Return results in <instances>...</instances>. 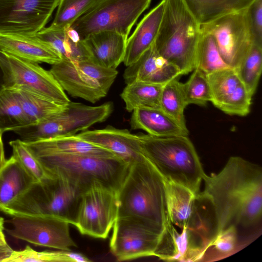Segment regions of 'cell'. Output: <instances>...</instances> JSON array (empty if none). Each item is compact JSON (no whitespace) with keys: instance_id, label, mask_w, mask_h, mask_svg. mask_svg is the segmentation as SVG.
<instances>
[{"instance_id":"1","label":"cell","mask_w":262,"mask_h":262,"mask_svg":"<svg viewBox=\"0 0 262 262\" xmlns=\"http://www.w3.org/2000/svg\"><path fill=\"white\" fill-rule=\"evenodd\" d=\"M202 192L212 202L219 233L233 226L248 228L262 215V169L244 158L231 157L217 173L205 175Z\"/></svg>"},{"instance_id":"2","label":"cell","mask_w":262,"mask_h":262,"mask_svg":"<svg viewBox=\"0 0 262 262\" xmlns=\"http://www.w3.org/2000/svg\"><path fill=\"white\" fill-rule=\"evenodd\" d=\"M117 193V218L137 220L161 234L171 231L167 181L146 158L129 165Z\"/></svg>"},{"instance_id":"3","label":"cell","mask_w":262,"mask_h":262,"mask_svg":"<svg viewBox=\"0 0 262 262\" xmlns=\"http://www.w3.org/2000/svg\"><path fill=\"white\" fill-rule=\"evenodd\" d=\"M137 135L144 155L166 181L181 185L195 194L201 192L206 174L188 136Z\"/></svg>"},{"instance_id":"4","label":"cell","mask_w":262,"mask_h":262,"mask_svg":"<svg viewBox=\"0 0 262 262\" xmlns=\"http://www.w3.org/2000/svg\"><path fill=\"white\" fill-rule=\"evenodd\" d=\"M200 24L183 0H165L164 13L155 41L158 52L176 67L182 75L195 69Z\"/></svg>"},{"instance_id":"5","label":"cell","mask_w":262,"mask_h":262,"mask_svg":"<svg viewBox=\"0 0 262 262\" xmlns=\"http://www.w3.org/2000/svg\"><path fill=\"white\" fill-rule=\"evenodd\" d=\"M36 157L49 174L67 180L82 193L96 185L117 192L129 166L117 157L54 154Z\"/></svg>"},{"instance_id":"6","label":"cell","mask_w":262,"mask_h":262,"mask_svg":"<svg viewBox=\"0 0 262 262\" xmlns=\"http://www.w3.org/2000/svg\"><path fill=\"white\" fill-rule=\"evenodd\" d=\"M81 193L67 180L50 174L34 183L10 207L7 214H48L73 224Z\"/></svg>"},{"instance_id":"7","label":"cell","mask_w":262,"mask_h":262,"mask_svg":"<svg viewBox=\"0 0 262 262\" xmlns=\"http://www.w3.org/2000/svg\"><path fill=\"white\" fill-rule=\"evenodd\" d=\"M113 111V103L106 102L97 106L70 101L61 112L41 121L13 130L24 142L60 136L76 135L105 121Z\"/></svg>"},{"instance_id":"8","label":"cell","mask_w":262,"mask_h":262,"mask_svg":"<svg viewBox=\"0 0 262 262\" xmlns=\"http://www.w3.org/2000/svg\"><path fill=\"white\" fill-rule=\"evenodd\" d=\"M151 0H97L71 26L82 40L102 31L127 37L132 27Z\"/></svg>"},{"instance_id":"9","label":"cell","mask_w":262,"mask_h":262,"mask_svg":"<svg viewBox=\"0 0 262 262\" xmlns=\"http://www.w3.org/2000/svg\"><path fill=\"white\" fill-rule=\"evenodd\" d=\"M200 30L213 38L224 61L234 69L253 45L258 42L252 29L249 7L201 24Z\"/></svg>"},{"instance_id":"10","label":"cell","mask_w":262,"mask_h":262,"mask_svg":"<svg viewBox=\"0 0 262 262\" xmlns=\"http://www.w3.org/2000/svg\"><path fill=\"white\" fill-rule=\"evenodd\" d=\"M218 234V221L213 204L200 192L185 226L177 235L179 260L195 261L202 258Z\"/></svg>"},{"instance_id":"11","label":"cell","mask_w":262,"mask_h":262,"mask_svg":"<svg viewBox=\"0 0 262 262\" xmlns=\"http://www.w3.org/2000/svg\"><path fill=\"white\" fill-rule=\"evenodd\" d=\"M117 193L100 185L83 192L72 225L83 235L106 238L118 216Z\"/></svg>"},{"instance_id":"12","label":"cell","mask_w":262,"mask_h":262,"mask_svg":"<svg viewBox=\"0 0 262 262\" xmlns=\"http://www.w3.org/2000/svg\"><path fill=\"white\" fill-rule=\"evenodd\" d=\"M4 88L22 87L56 103L71 101L50 71L38 63L25 60L0 50Z\"/></svg>"},{"instance_id":"13","label":"cell","mask_w":262,"mask_h":262,"mask_svg":"<svg viewBox=\"0 0 262 262\" xmlns=\"http://www.w3.org/2000/svg\"><path fill=\"white\" fill-rule=\"evenodd\" d=\"M8 221L10 236L36 246L70 251L77 247L72 238L70 223L48 214H16Z\"/></svg>"},{"instance_id":"14","label":"cell","mask_w":262,"mask_h":262,"mask_svg":"<svg viewBox=\"0 0 262 262\" xmlns=\"http://www.w3.org/2000/svg\"><path fill=\"white\" fill-rule=\"evenodd\" d=\"M113 228L110 247L118 261L156 256L165 234L129 218L118 217Z\"/></svg>"},{"instance_id":"15","label":"cell","mask_w":262,"mask_h":262,"mask_svg":"<svg viewBox=\"0 0 262 262\" xmlns=\"http://www.w3.org/2000/svg\"><path fill=\"white\" fill-rule=\"evenodd\" d=\"M59 0H0V34L36 35Z\"/></svg>"},{"instance_id":"16","label":"cell","mask_w":262,"mask_h":262,"mask_svg":"<svg viewBox=\"0 0 262 262\" xmlns=\"http://www.w3.org/2000/svg\"><path fill=\"white\" fill-rule=\"evenodd\" d=\"M213 105L231 116L249 114L253 95L234 68L228 67L206 75Z\"/></svg>"},{"instance_id":"17","label":"cell","mask_w":262,"mask_h":262,"mask_svg":"<svg viewBox=\"0 0 262 262\" xmlns=\"http://www.w3.org/2000/svg\"><path fill=\"white\" fill-rule=\"evenodd\" d=\"M81 139L104 148L128 164L146 158L137 135L126 129L108 125L102 129L86 130L76 134Z\"/></svg>"},{"instance_id":"18","label":"cell","mask_w":262,"mask_h":262,"mask_svg":"<svg viewBox=\"0 0 262 262\" xmlns=\"http://www.w3.org/2000/svg\"><path fill=\"white\" fill-rule=\"evenodd\" d=\"M181 75L176 67L158 52L154 43L136 61L126 67L123 78L126 84L141 81L164 85Z\"/></svg>"},{"instance_id":"19","label":"cell","mask_w":262,"mask_h":262,"mask_svg":"<svg viewBox=\"0 0 262 262\" xmlns=\"http://www.w3.org/2000/svg\"><path fill=\"white\" fill-rule=\"evenodd\" d=\"M50 71L64 91L73 97L95 103L107 94L96 81L79 68L76 61L62 59L52 65Z\"/></svg>"},{"instance_id":"20","label":"cell","mask_w":262,"mask_h":262,"mask_svg":"<svg viewBox=\"0 0 262 262\" xmlns=\"http://www.w3.org/2000/svg\"><path fill=\"white\" fill-rule=\"evenodd\" d=\"M0 50L20 59L51 65L60 62L59 55L37 35L0 34Z\"/></svg>"},{"instance_id":"21","label":"cell","mask_w":262,"mask_h":262,"mask_svg":"<svg viewBox=\"0 0 262 262\" xmlns=\"http://www.w3.org/2000/svg\"><path fill=\"white\" fill-rule=\"evenodd\" d=\"M24 143L36 157L54 154L116 157L110 151L89 142L76 134Z\"/></svg>"},{"instance_id":"22","label":"cell","mask_w":262,"mask_h":262,"mask_svg":"<svg viewBox=\"0 0 262 262\" xmlns=\"http://www.w3.org/2000/svg\"><path fill=\"white\" fill-rule=\"evenodd\" d=\"M127 38L116 32L102 31L89 35L83 41L92 61L117 69L123 62Z\"/></svg>"},{"instance_id":"23","label":"cell","mask_w":262,"mask_h":262,"mask_svg":"<svg viewBox=\"0 0 262 262\" xmlns=\"http://www.w3.org/2000/svg\"><path fill=\"white\" fill-rule=\"evenodd\" d=\"M165 0L146 14L127 38L123 62L127 67L136 61L155 42L162 21Z\"/></svg>"},{"instance_id":"24","label":"cell","mask_w":262,"mask_h":262,"mask_svg":"<svg viewBox=\"0 0 262 262\" xmlns=\"http://www.w3.org/2000/svg\"><path fill=\"white\" fill-rule=\"evenodd\" d=\"M133 129H142L156 137L188 136V129L160 108L140 107L134 110L130 119Z\"/></svg>"},{"instance_id":"25","label":"cell","mask_w":262,"mask_h":262,"mask_svg":"<svg viewBox=\"0 0 262 262\" xmlns=\"http://www.w3.org/2000/svg\"><path fill=\"white\" fill-rule=\"evenodd\" d=\"M12 156L0 169V210L8 213L10 207L35 183Z\"/></svg>"},{"instance_id":"26","label":"cell","mask_w":262,"mask_h":262,"mask_svg":"<svg viewBox=\"0 0 262 262\" xmlns=\"http://www.w3.org/2000/svg\"><path fill=\"white\" fill-rule=\"evenodd\" d=\"M36 35L49 44L62 59L76 62L91 60L84 41L71 27L58 31H48L44 28Z\"/></svg>"},{"instance_id":"27","label":"cell","mask_w":262,"mask_h":262,"mask_svg":"<svg viewBox=\"0 0 262 262\" xmlns=\"http://www.w3.org/2000/svg\"><path fill=\"white\" fill-rule=\"evenodd\" d=\"M254 0H183L200 24L249 7Z\"/></svg>"},{"instance_id":"28","label":"cell","mask_w":262,"mask_h":262,"mask_svg":"<svg viewBox=\"0 0 262 262\" xmlns=\"http://www.w3.org/2000/svg\"><path fill=\"white\" fill-rule=\"evenodd\" d=\"M163 85L134 81L126 84L120 96L128 112L140 107L160 108Z\"/></svg>"},{"instance_id":"29","label":"cell","mask_w":262,"mask_h":262,"mask_svg":"<svg viewBox=\"0 0 262 262\" xmlns=\"http://www.w3.org/2000/svg\"><path fill=\"white\" fill-rule=\"evenodd\" d=\"M168 212L170 221L182 229L193 209L196 195L187 188L167 181Z\"/></svg>"},{"instance_id":"30","label":"cell","mask_w":262,"mask_h":262,"mask_svg":"<svg viewBox=\"0 0 262 262\" xmlns=\"http://www.w3.org/2000/svg\"><path fill=\"white\" fill-rule=\"evenodd\" d=\"M14 88L18 92L29 124L47 119L61 112L68 104L56 103L22 87Z\"/></svg>"},{"instance_id":"31","label":"cell","mask_w":262,"mask_h":262,"mask_svg":"<svg viewBox=\"0 0 262 262\" xmlns=\"http://www.w3.org/2000/svg\"><path fill=\"white\" fill-rule=\"evenodd\" d=\"M17 90L4 88L0 92V130L3 134L28 124Z\"/></svg>"},{"instance_id":"32","label":"cell","mask_w":262,"mask_h":262,"mask_svg":"<svg viewBox=\"0 0 262 262\" xmlns=\"http://www.w3.org/2000/svg\"><path fill=\"white\" fill-rule=\"evenodd\" d=\"M89 259L81 253L70 251H37L27 246L23 250H14L4 262H87Z\"/></svg>"},{"instance_id":"33","label":"cell","mask_w":262,"mask_h":262,"mask_svg":"<svg viewBox=\"0 0 262 262\" xmlns=\"http://www.w3.org/2000/svg\"><path fill=\"white\" fill-rule=\"evenodd\" d=\"M235 70L253 96L261 73L262 44L255 42Z\"/></svg>"},{"instance_id":"34","label":"cell","mask_w":262,"mask_h":262,"mask_svg":"<svg viewBox=\"0 0 262 262\" xmlns=\"http://www.w3.org/2000/svg\"><path fill=\"white\" fill-rule=\"evenodd\" d=\"M195 66L206 75L230 67L222 58L213 38L202 32L196 49Z\"/></svg>"},{"instance_id":"35","label":"cell","mask_w":262,"mask_h":262,"mask_svg":"<svg viewBox=\"0 0 262 262\" xmlns=\"http://www.w3.org/2000/svg\"><path fill=\"white\" fill-rule=\"evenodd\" d=\"M178 78L163 86L160 97V108L179 122L186 125L184 110L187 106Z\"/></svg>"},{"instance_id":"36","label":"cell","mask_w":262,"mask_h":262,"mask_svg":"<svg viewBox=\"0 0 262 262\" xmlns=\"http://www.w3.org/2000/svg\"><path fill=\"white\" fill-rule=\"evenodd\" d=\"M97 0H59L57 10L48 31L61 30L71 27Z\"/></svg>"},{"instance_id":"37","label":"cell","mask_w":262,"mask_h":262,"mask_svg":"<svg viewBox=\"0 0 262 262\" xmlns=\"http://www.w3.org/2000/svg\"><path fill=\"white\" fill-rule=\"evenodd\" d=\"M182 89L187 105L205 106L211 100L210 89L206 75L195 68Z\"/></svg>"},{"instance_id":"38","label":"cell","mask_w":262,"mask_h":262,"mask_svg":"<svg viewBox=\"0 0 262 262\" xmlns=\"http://www.w3.org/2000/svg\"><path fill=\"white\" fill-rule=\"evenodd\" d=\"M9 144L12 149V156L35 182H40L50 176L23 141L20 139L12 140Z\"/></svg>"},{"instance_id":"39","label":"cell","mask_w":262,"mask_h":262,"mask_svg":"<svg viewBox=\"0 0 262 262\" xmlns=\"http://www.w3.org/2000/svg\"><path fill=\"white\" fill-rule=\"evenodd\" d=\"M77 64L84 73L96 81L108 93L118 75L117 69L101 66L91 60L79 61Z\"/></svg>"},{"instance_id":"40","label":"cell","mask_w":262,"mask_h":262,"mask_svg":"<svg viewBox=\"0 0 262 262\" xmlns=\"http://www.w3.org/2000/svg\"><path fill=\"white\" fill-rule=\"evenodd\" d=\"M237 242L238 229L232 226L218 234L211 247L220 254L229 255L236 249Z\"/></svg>"},{"instance_id":"41","label":"cell","mask_w":262,"mask_h":262,"mask_svg":"<svg viewBox=\"0 0 262 262\" xmlns=\"http://www.w3.org/2000/svg\"><path fill=\"white\" fill-rule=\"evenodd\" d=\"M249 11L256 40L262 43V0H254L249 7Z\"/></svg>"},{"instance_id":"42","label":"cell","mask_w":262,"mask_h":262,"mask_svg":"<svg viewBox=\"0 0 262 262\" xmlns=\"http://www.w3.org/2000/svg\"><path fill=\"white\" fill-rule=\"evenodd\" d=\"M13 251L7 243L0 244V262H4L11 256Z\"/></svg>"},{"instance_id":"43","label":"cell","mask_w":262,"mask_h":262,"mask_svg":"<svg viewBox=\"0 0 262 262\" xmlns=\"http://www.w3.org/2000/svg\"><path fill=\"white\" fill-rule=\"evenodd\" d=\"M3 133L0 130V169L5 164L6 159L5 156L4 145L2 140Z\"/></svg>"},{"instance_id":"44","label":"cell","mask_w":262,"mask_h":262,"mask_svg":"<svg viewBox=\"0 0 262 262\" xmlns=\"http://www.w3.org/2000/svg\"><path fill=\"white\" fill-rule=\"evenodd\" d=\"M4 89V74L0 66V92Z\"/></svg>"},{"instance_id":"45","label":"cell","mask_w":262,"mask_h":262,"mask_svg":"<svg viewBox=\"0 0 262 262\" xmlns=\"http://www.w3.org/2000/svg\"><path fill=\"white\" fill-rule=\"evenodd\" d=\"M7 242L3 230H0V244H5Z\"/></svg>"},{"instance_id":"46","label":"cell","mask_w":262,"mask_h":262,"mask_svg":"<svg viewBox=\"0 0 262 262\" xmlns=\"http://www.w3.org/2000/svg\"><path fill=\"white\" fill-rule=\"evenodd\" d=\"M5 221L4 219L0 216V230H4L5 229Z\"/></svg>"}]
</instances>
